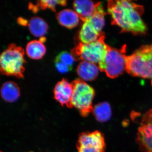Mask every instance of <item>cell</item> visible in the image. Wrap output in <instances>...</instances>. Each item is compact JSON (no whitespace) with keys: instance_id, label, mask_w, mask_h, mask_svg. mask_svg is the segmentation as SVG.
Masks as SVG:
<instances>
[{"instance_id":"9a60e30c","label":"cell","mask_w":152,"mask_h":152,"mask_svg":"<svg viewBox=\"0 0 152 152\" xmlns=\"http://www.w3.org/2000/svg\"><path fill=\"white\" fill-rule=\"evenodd\" d=\"M93 115L97 121L104 123L110 119L112 115L111 108L107 102L97 104L94 107Z\"/></svg>"},{"instance_id":"5bb4252c","label":"cell","mask_w":152,"mask_h":152,"mask_svg":"<svg viewBox=\"0 0 152 152\" xmlns=\"http://www.w3.org/2000/svg\"><path fill=\"white\" fill-rule=\"evenodd\" d=\"M102 33L98 32L88 20H86L79 32L78 38L82 43L88 44L98 40Z\"/></svg>"},{"instance_id":"d6986e66","label":"cell","mask_w":152,"mask_h":152,"mask_svg":"<svg viewBox=\"0 0 152 152\" xmlns=\"http://www.w3.org/2000/svg\"><path fill=\"white\" fill-rule=\"evenodd\" d=\"M66 1H37L35 4L30 3L29 8L34 12H37L40 9L45 10L48 8L52 11L56 12V7L58 5L65 6L66 5Z\"/></svg>"},{"instance_id":"30bf717a","label":"cell","mask_w":152,"mask_h":152,"mask_svg":"<svg viewBox=\"0 0 152 152\" xmlns=\"http://www.w3.org/2000/svg\"><path fill=\"white\" fill-rule=\"evenodd\" d=\"M101 2L95 3L91 1H75L73 3L74 8L83 21L88 20L94 13Z\"/></svg>"},{"instance_id":"ac0fdd59","label":"cell","mask_w":152,"mask_h":152,"mask_svg":"<svg viewBox=\"0 0 152 152\" xmlns=\"http://www.w3.org/2000/svg\"><path fill=\"white\" fill-rule=\"evenodd\" d=\"M105 15L103 7L101 3L94 13L86 20L88 21L90 24L98 32L101 33L102 32V30L105 25Z\"/></svg>"},{"instance_id":"44dd1931","label":"cell","mask_w":152,"mask_h":152,"mask_svg":"<svg viewBox=\"0 0 152 152\" xmlns=\"http://www.w3.org/2000/svg\"><path fill=\"white\" fill-rule=\"evenodd\" d=\"M55 66L57 70L61 73L64 74L68 72L69 71H72V68L70 67L66 64L58 60L55 59Z\"/></svg>"},{"instance_id":"4fadbf2b","label":"cell","mask_w":152,"mask_h":152,"mask_svg":"<svg viewBox=\"0 0 152 152\" xmlns=\"http://www.w3.org/2000/svg\"><path fill=\"white\" fill-rule=\"evenodd\" d=\"M56 18L60 24L68 28L76 27L79 23L80 18L75 11L64 10L57 15Z\"/></svg>"},{"instance_id":"9c48e42d","label":"cell","mask_w":152,"mask_h":152,"mask_svg":"<svg viewBox=\"0 0 152 152\" xmlns=\"http://www.w3.org/2000/svg\"><path fill=\"white\" fill-rule=\"evenodd\" d=\"M73 94V87L66 79H63L55 86L54 90V99L62 106L72 108L71 99Z\"/></svg>"},{"instance_id":"603a6c76","label":"cell","mask_w":152,"mask_h":152,"mask_svg":"<svg viewBox=\"0 0 152 152\" xmlns=\"http://www.w3.org/2000/svg\"><path fill=\"white\" fill-rule=\"evenodd\" d=\"M151 83H152V81H151Z\"/></svg>"},{"instance_id":"ffe728a7","label":"cell","mask_w":152,"mask_h":152,"mask_svg":"<svg viewBox=\"0 0 152 152\" xmlns=\"http://www.w3.org/2000/svg\"><path fill=\"white\" fill-rule=\"evenodd\" d=\"M56 60L60 61L72 68L75 61L72 54L66 51H63L60 53L56 58Z\"/></svg>"},{"instance_id":"52a82bcc","label":"cell","mask_w":152,"mask_h":152,"mask_svg":"<svg viewBox=\"0 0 152 152\" xmlns=\"http://www.w3.org/2000/svg\"><path fill=\"white\" fill-rule=\"evenodd\" d=\"M76 147L77 152H104V136L102 133L98 130L81 133Z\"/></svg>"},{"instance_id":"5b68a950","label":"cell","mask_w":152,"mask_h":152,"mask_svg":"<svg viewBox=\"0 0 152 152\" xmlns=\"http://www.w3.org/2000/svg\"><path fill=\"white\" fill-rule=\"evenodd\" d=\"M126 45L121 49L108 46L104 58L99 63L100 70L110 78H115L122 75L126 69Z\"/></svg>"},{"instance_id":"2e32d148","label":"cell","mask_w":152,"mask_h":152,"mask_svg":"<svg viewBox=\"0 0 152 152\" xmlns=\"http://www.w3.org/2000/svg\"><path fill=\"white\" fill-rule=\"evenodd\" d=\"M43 43L40 39L29 42L26 48V52L28 56L33 59L42 58L46 52V49Z\"/></svg>"},{"instance_id":"cb8c5ba5","label":"cell","mask_w":152,"mask_h":152,"mask_svg":"<svg viewBox=\"0 0 152 152\" xmlns=\"http://www.w3.org/2000/svg\"><path fill=\"white\" fill-rule=\"evenodd\" d=\"M0 152H2L1 151H0Z\"/></svg>"},{"instance_id":"6da1fadb","label":"cell","mask_w":152,"mask_h":152,"mask_svg":"<svg viewBox=\"0 0 152 152\" xmlns=\"http://www.w3.org/2000/svg\"><path fill=\"white\" fill-rule=\"evenodd\" d=\"M142 6L126 0L109 1L107 11L112 18V24L121 28V32L145 34L147 27L142 19Z\"/></svg>"},{"instance_id":"7a4b0ae2","label":"cell","mask_w":152,"mask_h":152,"mask_svg":"<svg viewBox=\"0 0 152 152\" xmlns=\"http://www.w3.org/2000/svg\"><path fill=\"white\" fill-rule=\"evenodd\" d=\"M23 49L15 44H10L0 53V73L4 75L24 77L26 64Z\"/></svg>"},{"instance_id":"8992f818","label":"cell","mask_w":152,"mask_h":152,"mask_svg":"<svg viewBox=\"0 0 152 152\" xmlns=\"http://www.w3.org/2000/svg\"><path fill=\"white\" fill-rule=\"evenodd\" d=\"M105 34L103 32L96 41L88 44L80 43L74 48L71 54L75 61L89 62L96 64L102 59L106 53L108 45L104 42Z\"/></svg>"},{"instance_id":"7402d4cb","label":"cell","mask_w":152,"mask_h":152,"mask_svg":"<svg viewBox=\"0 0 152 152\" xmlns=\"http://www.w3.org/2000/svg\"><path fill=\"white\" fill-rule=\"evenodd\" d=\"M17 22L19 25L23 26H26L28 25V22L26 20L22 18H19L17 20Z\"/></svg>"},{"instance_id":"8fae6325","label":"cell","mask_w":152,"mask_h":152,"mask_svg":"<svg viewBox=\"0 0 152 152\" xmlns=\"http://www.w3.org/2000/svg\"><path fill=\"white\" fill-rule=\"evenodd\" d=\"M99 69L95 64L83 61L79 64L77 69L78 75L86 81H92L97 77Z\"/></svg>"},{"instance_id":"7c38bea8","label":"cell","mask_w":152,"mask_h":152,"mask_svg":"<svg viewBox=\"0 0 152 152\" xmlns=\"http://www.w3.org/2000/svg\"><path fill=\"white\" fill-rule=\"evenodd\" d=\"M0 94L4 101L7 102L13 103L18 99L20 96V90L15 82H6L1 87Z\"/></svg>"},{"instance_id":"3957f363","label":"cell","mask_w":152,"mask_h":152,"mask_svg":"<svg viewBox=\"0 0 152 152\" xmlns=\"http://www.w3.org/2000/svg\"><path fill=\"white\" fill-rule=\"evenodd\" d=\"M126 70L133 77L152 78V44L142 46L127 56Z\"/></svg>"},{"instance_id":"277c9868","label":"cell","mask_w":152,"mask_h":152,"mask_svg":"<svg viewBox=\"0 0 152 152\" xmlns=\"http://www.w3.org/2000/svg\"><path fill=\"white\" fill-rule=\"evenodd\" d=\"M73 94L71 99L72 108L75 107L83 117H87L93 112V100L95 92L92 87L80 79L72 83Z\"/></svg>"},{"instance_id":"ba28073f","label":"cell","mask_w":152,"mask_h":152,"mask_svg":"<svg viewBox=\"0 0 152 152\" xmlns=\"http://www.w3.org/2000/svg\"><path fill=\"white\" fill-rule=\"evenodd\" d=\"M136 142L140 152H152V109L142 118Z\"/></svg>"},{"instance_id":"e0dca14e","label":"cell","mask_w":152,"mask_h":152,"mask_svg":"<svg viewBox=\"0 0 152 152\" xmlns=\"http://www.w3.org/2000/svg\"><path fill=\"white\" fill-rule=\"evenodd\" d=\"M28 26L31 34L37 37H43L48 28L45 21L39 17H34L30 19Z\"/></svg>"}]
</instances>
